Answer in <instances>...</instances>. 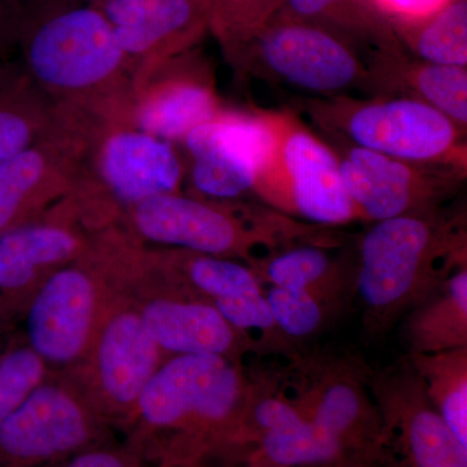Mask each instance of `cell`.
I'll use <instances>...</instances> for the list:
<instances>
[{
  "mask_svg": "<svg viewBox=\"0 0 467 467\" xmlns=\"http://www.w3.org/2000/svg\"><path fill=\"white\" fill-rule=\"evenodd\" d=\"M100 171L117 198L131 204L175 193L182 178L173 147L161 138L138 131L117 133L107 140Z\"/></svg>",
  "mask_w": 467,
  "mask_h": 467,
  "instance_id": "obj_16",
  "label": "cell"
},
{
  "mask_svg": "<svg viewBox=\"0 0 467 467\" xmlns=\"http://www.w3.org/2000/svg\"><path fill=\"white\" fill-rule=\"evenodd\" d=\"M402 21L413 24L408 38L418 60L467 67L466 0H450L425 17Z\"/></svg>",
  "mask_w": 467,
  "mask_h": 467,
  "instance_id": "obj_24",
  "label": "cell"
},
{
  "mask_svg": "<svg viewBox=\"0 0 467 467\" xmlns=\"http://www.w3.org/2000/svg\"><path fill=\"white\" fill-rule=\"evenodd\" d=\"M106 301L99 284L88 270L67 267L52 273L34 292L27 310L30 348L51 364L82 361Z\"/></svg>",
  "mask_w": 467,
  "mask_h": 467,
  "instance_id": "obj_13",
  "label": "cell"
},
{
  "mask_svg": "<svg viewBox=\"0 0 467 467\" xmlns=\"http://www.w3.org/2000/svg\"><path fill=\"white\" fill-rule=\"evenodd\" d=\"M30 67L39 81L61 90L103 82L126 55L98 8H78L46 21L29 45Z\"/></svg>",
  "mask_w": 467,
  "mask_h": 467,
  "instance_id": "obj_12",
  "label": "cell"
},
{
  "mask_svg": "<svg viewBox=\"0 0 467 467\" xmlns=\"http://www.w3.org/2000/svg\"><path fill=\"white\" fill-rule=\"evenodd\" d=\"M161 260L167 285L186 296L213 303L264 291L254 270L234 259L177 250Z\"/></svg>",
  "mask_w": 467,
  "mask_h": 467,
  "instance_id": "obj_21",
  "label": "cell"
},
{
  "mask_svg": "<svg viewBox=\"0 0 467 467\" xmlns=\"http://www.w3.org/2000/svg\"><path fill=\"white\" fill-rule=\"evenodd\" d=\"M465 218L439 209L378 221L365 232L355 259V291L364 328L380 337L467 265Z\"/></svg>",
  "mask_w": 467,
  "mask_h": 467,
  "instance_id": "obj_2",
  "label": "cell"
},
{
  "mask_svg": "<svg viewBox=\"0 0 467 467\" xmlns=\"http://www.w3.org/2000/svg\"><path fill=\"white\" fill-rule=\"evenodd\" d=\"M301 109L333 140L389 158L466 174L465 131L416 98L361 100L342 95L306 98Z\"/></svg>",
  "mask_w": 467,
  "mask_h": 467,
  "instance_id": "obj_3",
  "label": "cell"
},
{
  "mask_svg": "<svg viewBox=\"0 0 467 467\" xmlns=\"http://www.w3.org/2000/svg\"><path fill=\"white\" fill-rule=\"evenodd\" d=\"M270 15L263 0H211L209 26L232 52L270 20Z\"/></svg>",
  "mask_w": 467,
  "mask_h": 467,
  "instance_id": "obj_28",
  "label": "cell"
},
{
  "mask_svg": "<svg viewBox=\"0 0 467 467\" xmlns=\"http://www.w3.org/2000/svg\"><path fill=\"white\" fill-rule=\"evenodd\" d=\"M409 353H438L467 347V265L405 316Z\"/></svg>",
  "mask_w": 467,
  "mask_h": 467,
  "instance_id": "obj_19",
  "label": "cell"
},
{
  "mask_svg": "<svg viewBox=\"0 0 467 467\" xmlns=\"http://www.w3.org/2000/svg\"><path fill=\"white\" fill-rule=\"evenodd\" d=\"M275 371L276 387L342 451L350 467H380L379 411L368 389L371 368L353 355L297 352Z\"/></svg>",
  "mask_w": 467,
  "mask_h": 467,
  "instance_id": "obj_4",
  "label": "cell"
},
{
  "mask_svg": "<svg viewBox=\"0 0 467 467\" xmlns=\"http://www.w3.org/2000/svg\"><path fill=\"white\" fill-rule=\"evenodd\" d=\"M254 376L220 356H171L143 389L133 422L135 448L158 467H193L239 454Z\"/></svg>",
  "mask_w": 467,
  "mask_h": 467,
  "instance_id": "obj_1",
  "label": "cell"
},
{
  "mask_svg": "<svg viewBox=\"0 0 467 467\" xmlns=\"http://www.w3.org/2000/svg\"><path fill=\"white\" fill-rule=\"evenodd\" d=\"M358 220L370 223L439 209L465 174L389 158L331 138Z\"/></svg>",
  "mask_w": 467,
  "mask_h": 467,
  "instance_id": "obj_10",
  "label": "cell"
},
{
  "mask_svg": "<svg viewBox=\"0 0 467 467\" xmlns=\"http://www.w3.org/2000/svg\"><path fill=\"white\" fill-rule=\"evenodd\" d=\"M333 245L295 243L279 248L251 265L264 287L306 291L337 312L349 291H355V260L331 254Z\"/></svg>",
  "mask_w": 467,
  "mask_h": 467,
  "instance_id": "obj_17",
  "label": "cell"
},
{
  "mask_svg": "<svg viewBox=\"0 0 467 467\" xmlns=\"http://www.w3.org/2000/svg\"><path fill=\"white\" fill-rule=\"evenodd\" d=\"M82 361L88 404L101 418L131 423L138 400L165 353L150 339L137 306L106 303Z\"/></svg>",
  "mask_w": 467,
  "mask_h": 467,
  "instance_id": "obj_8",
  "label": "cell"
},
{
  "mask_svg": "<svg viewBox=\"0 0 467 467\" xmlns=\"http://www.w3.org/2000/svg\"><path fill=\"white\" fill-rule=\"evenodd\" d=\"M233 57L252 72L313 98L386 91L370 64L337 34L294 18L267 20Z\"/></svg>",
  "mask_w": 467,
  "mask_h": 467,
  "instance_id": "obj_6",
  "label": "cell"
},
{
  "mask_svg": "<svg viewBox=\"0 0 467 467\" xmlns=\"http://www.w3.org/2000/svg\"><path fill=\"white\" fill-rule=\"evenodd\" d=\"M220 112L211 82L202 76L183 75L150 91L138 109V125L161 140H180Z\"/></svg>",
  "mask_w": 467,
  "mask_h": 467,
  "instance_id": "obj_20",
  "label": "cell"
},
{
  "mask_svg": "<svg viewBox=\"0 0 467 467\" xmlns=\"http://www.w3.org/2000/svg\"><path fill=\"white\" fill-rule=\"evenodd\" d=\"M380 11L401 20H417L438 11L450 0H376Z\"/></svg>",
  "mask_w": 467,
  "mask_h": 467,
  "instance_id": "obj_32",
  "label": "cell"
},
{
  "mask_svg": "<svg viewBox=\"0 0 467 467\" xmlns=\"http://www.w3.org/2000/svg\"><path fill=\"white\" fill-rule=\"evenodd\" d=\"M57 467H144L143 456L135 448L94 447L77 451L57 463Z\"/></svg>",
  "mask_w": 467,
  "mask_h": 467,
  "instance_id": "obj_30",
  "label": "cell"
},
{
  "mask_svg": "<svg viewBox=\"0 0 467 467\" xmlns=\"http://www.w3.org/2000/svg\"><path fill=\"white\" fill-rule=\"evenodd\" d=\"M33 128L26 117L0 109V164L30 149Z\"/></svg>",
  "mask_w": 467,
  "mask_h": 467,
  "instance_id": "obj_31",
  "label": "cell"
},
{
  "mask_svg": "<svg viewBox=\"0 0 467 467\" xmlns=\"http://www.w3.org/2000/svg\"><path fill=\"white\" fill-rule=\"evenodd\" d=\"M46 362L29 346L0 350V422L45 382Z\"/></svg>",
  "mask_w": 467,
  "mask_h": 467,
  "instance_id": "obj_27",
  "label": "cell"
},
{
  "mask_svg": "<svg viewBox=\"0 0 467 467\" xmlns=\"http://www.w3.org/2000/svg\"><path fill=\"white\" fill-rule=\"evenodd\" d=\"M275 146L254 192L275 211L319 227L358 220L333 147L292 110H265Z\"/></svg>",
  "mask_w": 467,
  "mask_h": 467,
  "instance_id": "obj_5",
  "label": "cell"
},
{
  "mask_svg": "<svg viewBox=\"0 0 467 467\" xmlns=\"http://www.w3.org/2000/svg\"><path fill=\"white\" fill-rule=\"evenodd\" d=\"M95 2H98V3H99V2H100V0H95Z\"/></svg>",
  "mask_w": 467,
  "mask_h": 467,
  "instance_id": "obj_35",
  "label": "cell"
},
{
  "mask_svg": "<svg viewBox=\"0 0 467 467\" xmlns=\"http://www.w3.org/2000/svg\"><path fill=\"white\" fill-rule=\"evenodd\" d=\"M137 309L150 339L165 355L220 356L241 364L245 352L257 348L254 340L234 328L213 304L168 285Z\"/></svg>",
  "mask_w": 467,
  "mask_h": 467,
  "instance_id": "obj_15",
  "label": "cell"
},
{
  "mask_svg": "<svg viewBox=\"0 0 467 467\" xmlns=\"http://www.w3.org/2000/svg\"><path fill=\"white\" fill-rule=\"evenodd\" d=\"M373 5L378 7L376 0H284L287 18L315 26H319L322 20H335L349 26L362 24L367 21L365 9ZM367 11L371 12L370 9Z\"/></svg>",
  "mask_w": 467,
  "mask_h": 467,
  "instance_id": "obj_29",
  "label": "cell"
},
{
  "mask_svg": "<svg viewBox=\"0 0 467 467\" xmlns=\"http://www.w3.org/2000/svg\"><path fill=\"white\" fill-rule=\"evenodd\" d=\"M368 389L379 411L380 467H467V447L451 431L408 356L370 370Z\"/></svg>",
  "mask_w": 467,
  "mask_h": 467,
  "instance_id": "obj_7",
  "label": "cell"
},
{
  "mask_svg": "<svg viewBox=\"0 0 467 467\" xmlns=\"http://www.w3.org/2000/svg\"><path fill=\"white\" fill-rule=\"evenodd\" d=\"M242 462L244 463L245 467H285L275 465V463L269 462V461L261 459V457L252 456V454L244 457V459L242 460Z\"/></svg>",
  "mask_w": 467,
  "mask_h": 467,
  "instance_id": "obj_33",
  "label": "cell"
},
{
  "mask_svg": "<svg viewBox=\"0 0 467 467\" xmlns=\"http://www.w3.org/2000/svg\"><path fill=\"white\" fill-rule=\"evenodd\" d=\"M76 234L55 225L20 226L0 234V303H15L32 291L42 272L72 259Z\"/></svg>",
  "mask_w": 467,
  "mask_h": 467,
  "instance_id": "obj_18",
  "label": "cell"
},
{
  "mask_svg": "<svg viewBox=\"0 0 467 467\" xmlns=\"http://www.w3.org/2000/svg\"><path fill=\"white\" fill-rule=\"evenodd\" d=\"M264 295L276 326L292 343L303 342L317 334L335 312L306 291L266 285Z\"/></svg>",
  "mask_w": 467,
  "mask_h": 467,
  "instance_id": "obj_26",
  "label": "cell"
},
{
  "mask_svg": "<svg viewBox=\"0 0 467 467\" xmlns=\"http://www.w3.org/2000/svg\"><path fill=\"white\" fill-rule=\"evenodd\" d=\"M183 140L192 158L193 187L221 201L254 192L275 146L265 110L220 112Z\"/></svg>",
  "mask_w": 467,
  "mask_h": 467,
  "instance_id": "obj_11",
  "label": "cell"
},
{
  "mask_svg": "<svg viewBox=\"0 0 467 467\" xmlns=\"http://www.w3.org/2000/svg\"><path fill=\"white\" fill-rule=\"evenodd\" d=\"M99 11L126 57L159 64L201 38L211 17V0H100Z\"/></svg>",
  "mask_w": 467,
  "mask_h": 467,
  "instance_id": "obj_14",
  "label": "cell"
},
{
  "mask_svg": "<svg viewBox=\"0 0 467 467\" xmlns=\"http://www.w3.org/2000/svg\"><path fill=\"white\" fill-rule=\"evenodd\" d=\"M430 401L467 447V347L438 353H408Z\"/></svg>",
  "mask_w": 467,
  "mask_h": 467,
  "instance_id": "obj_23",
  "label": "cell"
},
{
  "mask_svg": "<svg viewBox=\"0 0 467 467\" xmlns=\"http://www.w3.org/2000/svg\"><path fill=\"white\" fill-rule=\"evenodd\" d=\"M193 467H245V466H244V463H243V462H242L241 466H213V465H211V463H209V462H202V463H199V465H196Z\"/></svg>",
  "mask_w": 467,
  "mask_h": 467,
  "instance_id": "obj_34",
  "label": "cell"
},
{
  "mask_svg": "<svg viewBox=\"0 0 467 467\" xmlns=\"http://www.w3.org/2000/svg\"><path fill=\"white\" fill-rule=\"evenodd\" d=\"M103 418L63 384L43 382L0 422V467H48L99 445Z\"/></svg>",
  "mask_w": 467,
  "mask_h": 467,
  "instance_id": "obj_9",
  "label": "cell"
},
{
  "mask_svg": "<svg viewBox=\"0 0 467 467\" xmlns=\"http://www.w3.org/2000/svg\"><path fill=\"white\" fill-rule=\"evenodd\" d=\"M48 171L47 155L34 147L0 164V234L21 226Z\"/></svg>",
  "mask_w": 467,
  "mask_h": 467,
  "instance_id": "obj_25",
  "label": "cell"
},
{
  "mask_svg": "<svg viewBox=\"0 0 467 467\" xmlns=\"http://www.w3.org/2000/svg\"><path fill=\"white\" fill-rule=\"evenodd\" d=\"M387 91L401 88L451 119L461 130L467 126V67L416 61L404 57L387 64L382 72Z\"/></svg>",
  "mask_w": 467,
  "mask_h": 467,
  "instance_id": "obj_22",
  "label": "cell"
}]
</instances>
